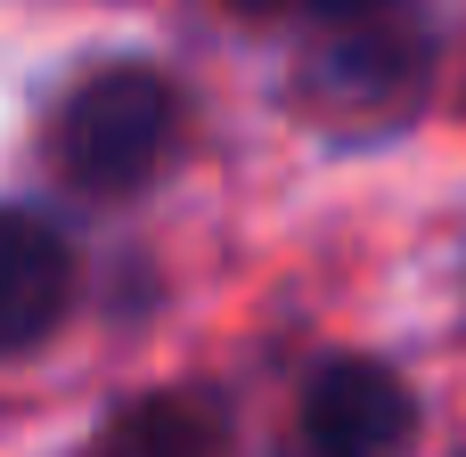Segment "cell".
Wrapping results in <instances>:
<instances>
[{"mask_svg":"<svg viewBox=\"0 0 466 457\" xmlns=\"http://www.w3.org/2000/svg\"><path fill=\"white\" fill-rule=\"evenodd\" d=\"M418 90H426V41L410 25L360 16V25H344L336 41H319L303 57V106H319L344 131H369V123L410 114Z\"/></svg>","mask_w":466,"mask_h":457,"instance_id":"7a4b0ae2","label":"cell"},{"mask_svg":"<svg viewBox=\"0 0 466 457\" xmlns=\"http://www.w3.org/2000/svg\"><path fill=\"white\" fill-rule=\"evenodd\" d=\"M418 401L385 360H319L303 384V457H410Z\"/></svg>","mask_w":466,"mask_h":457,"instance_id":"3957f363","label":"cell"},{"mask_svg":"<svg viewBox=\"0 0 466 457\" xmlns=\"http://www.w3.org/2000/svg\"><path fill=\"white\" fill-rule=\"evenodd\" d=\"M74 303V253L33 213H0V352L41 343Z\"/></svg>","mask_w":466,"mask_h":457,"instance_id":"277c9868","label":"cell"},{"mask_svg":"<svg viewBox=\"0 0 466 457\" xmlns=\"http://www.w3.org/2000/svg\"><path fill=\"white\" fill-rule=\"evenodd\" d=\"M311 16H336V25H360V16H385L393 0H303Z\"/></svg>","mask_w":466,"mask_h":457,"instance_id":"8992f818","label":"cell"},{"mask_svg":"<svg viewBox=\"0 0 466 457\" xmlns=\"http://www.w3.org/2000/svg\"><path fill=\"white\" fill-rule=\"evenodd\" d=\"M213 450H221V425H213L205 401L147 392V401H131V409L106 417V433H98L90 457H213Z\"/></svg>","mask_w":466,"mask_h":457,"instance_id":"5b68a950","label":"cell"},{"mask_svg":"<svg viewBox=\"0 0 466 457\" xmlns=\"http://www.w3.org/2000/svg\"><path fill=\"white\" fill-rule=\"evenodd\" d=\"M164 139H172V90L147 65H106L66 98L49 155H57L66 188H82V196H131L156 172Z\"/></svg>","mask_w":466,"mask_h":457,"instance_id":"6da1fadb","label":"cell"}]
</instances>
